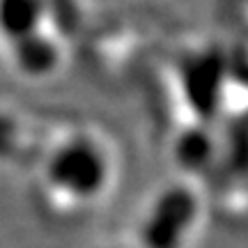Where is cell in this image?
<instances>
[{
	"instance_id": "obj_1",
	"label": "cell",
	"mask_w": 248,
	"mask_h": 248,
	"mask_svg": "<svg viewBox=\"0 0 248 248\" xmlns=\"http://www.w3.org/2000/svg\"><path fill=\"white\" fill-rule=\"evenodd\" d=\"M46 182L71 200H92L104 193L110 179L106 150L90 136H71L46 159Z\"/></svg>"
},
{
	"instance_id": "obj_2",
	"label": "cell",
	"mask_w": 248,
	"mask_h": 248,
	"mask_svg": "<svg viewBox=\"0 0 248 248\" xmlns=\"http://www.w3.org/2000/svg\"><path fill=\"white\" fill-rule=\"evenodd\" d=\"M200 214V198L191 186L172 184L163 188L140 223L142 248H184Z\"/></svg>"
},
{
	"instance_id": "obj_3",
	"label": "cell",
	"mask_w": 248,
	"mask_h": 248,
	"mask_svg": "<svg viewBox=\"0 0 248 248\" xmlns=\"http://www.w3.org/2000/svg\"><path fill=\"white\" fill-rule=\"evenodd\" d=\"M225 67L218 53H200L184 69V94L200 117H212L223 97Z\"/></svg>"
},
{
	"instance_id": "obj_4",
	"label": "cell",
	"mask_w": 248,
	"mask_h": 248,
	"mask_svg": "<svg viewBox=\"0 0 248 248\" xmlns=\"http://www.w3.org/2000/svg\"><path fill=\"white\" fill-rule=\"evenodd\" d=\"M14 62L26 76H46L58 67L60 51L51 37L42 35L39 30L12 42Z\"/></svg>"
},
{
	"instance_id": "obj_5",
	"label": "cell",
	"mask_w": 248,
	"mask_h": 248,
	"mask_svg": "<svg viewBox=\"0 0 248 248\" xmlns=\"http://www.w3.org/2000/svg\"><path fill=\"white\" fill-rule=\"evenodd\" d=\"M44 9V0H0V30L12 42L32 35L39 30Z\"/></svg>"
},
{
	"instance_id": "obj_6",
	"label": "cell",
	"mask_w": 248,
	"mask_h": 248,
	"mask_svg": "<svg viewBox=\"0 0 248 248\" xmlns=\"http://www.w3.org/2000/svg\"><path fill=\"white\" fill-rule=\"evenodd\" d=\"M212 150H214L212 136L204 129L195 126V129H188L186 133L179 136L177 147H175V156L186 170H200L204 168L207 161L212 159Z\"/></svg>"
},
{
	"instance_id": "obj_7",
	"label": "cell",
	"mask_w": 248,
	"mask_h": 248,
	"mask_svg": "<svg viewBox=\"0 0 248 248\" xmlns=\"http://www.w3.org/2000/svg\"><path fill=\"white\" fill-rule=\"evenodd\" d=\"M21 145V129L18 122L7 113H0V161L14 156Z\"/></svg>"
}]
</instances>
